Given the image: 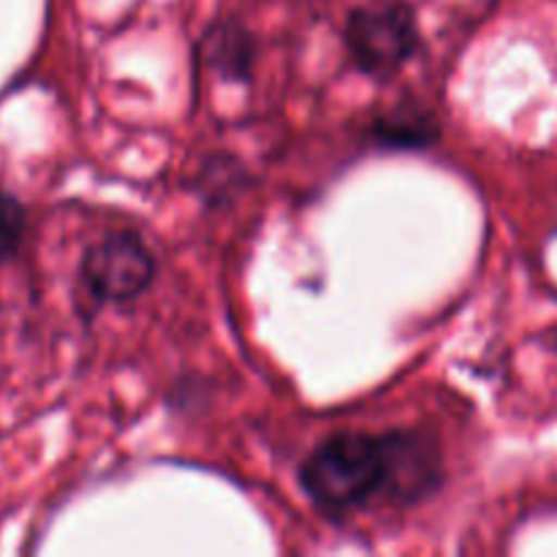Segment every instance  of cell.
Here are the masks:
<instances>
[{
  "instance_id": "1",
  "label": "cell",
  "mask_w": 557,
  "mask_h": 557,
  "mask_svg": "<svg viewBox=\"0 0 557 557\" xmlns=\"http://www.w3.org/2000/svg\"><path fill=\"white\" fill-rule=\"evenodd\" d=\"M302 487L324 509H351L386 482L384 438L348 430L326 438L305 460Z\"/></svg>"
},
{
  "instance_id": "2",
  "label": "cell",
  "mask_w": 557,
  "mask_h": 557,
  "mask_svg": "<svg viewBox=\"0 0 557 557\" xmlns=\"http://www.w3.org/2000/svg\"><path fill=\"white\" fill-rule=\"evenodd\" d=\"M346 47L364 74L392 76L417 52V16L400 0L359 5L346 22Z\"/></svg>"
},
{
  "instance_id": "3",
  "label": "cell",
  "mask_w": 557,
  "mask_h": 557,
  "mask_svg": "<svg viewBox=\"0 0 557 557\" xmlns=\"http://www.w3.org/2000/svg\"><path fill=\"white\" fill-rule=\"evenodd\" d=\"M156 261L141 237L117 232L92 245L82 259V283L87 292L107 302L136 299L152 281Z\"/></svg>"
},
{
  "instance_id": "4",
  "label": "cell",
  "mask_w": 557,
  "mask_h": 557,
  "mask_svg": "<svg viewBox=\"0 0 557 557\" xmlns=\"http://www.w3.org/2000/svg\"><path fill=\"white\" fill-rule=\"evenodd\" d=\"M386 482L389 493L400 500H419L433 493L441 482V449L430 435L395 430L384 435Z\"/></svg>"
},
{
  "instance_id": "5",
  "label": "cell",
  "mask_w": 557,
  "mask_h": 557,
  "mask_svg": "<svg viewBox=\"0 0 557 557\" xmlns=\"http://www.w3.org/2000/svg\"><path fill=\"white\" fill-rule=\"evenodd\" d=\"M210 47V60L221 74L226 76H243L250 74V63H253V41L248 33L239 25H218L207 38Z\"/></svg>"
},
{
  "instance_id": "6",
  "label": "cell",
  "mask_w": 557,
  "mask_h": 557,
  "mask_svg": "<svg viewBox=\"0 0 557 557\" xmlns=\"http://www.w3.org/2000/svg\"><path fill=\"white\" fill-rule=\"evenodd\" d=\"M375 136L392 147H428L435 141V120L419 112H392L389 117L375 123Z\"/></svg>"
},
{
  "instance_id": "7",
  "label": "cell",
  "mask_w": 557,
  "mask_h": 557,
  "mask_svg": "<svg viewBox=\"0 0 557 557\" xmlns=\"http://www.w3.org/2000/svg\"><path fill=\"white\" fill-rule=\"evenodd\" d=\"M25 234V207L0 190V261L14 256Z\"/></svg>"
}]
</instances>
